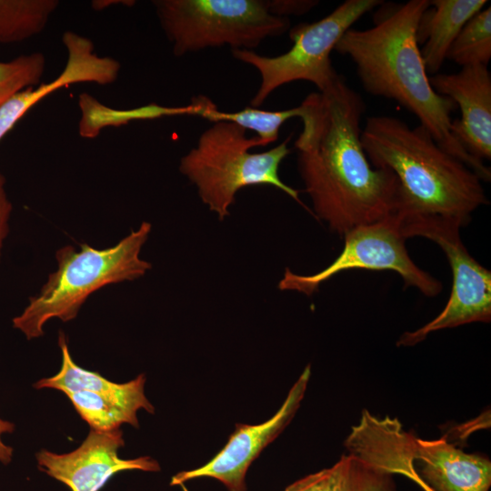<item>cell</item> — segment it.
Masks as SVG:
<instances>
[{
  "label": "cell",
  "mask_w": 491,
  "mask_h": 491,
  "mask_svg": "<svg viewBox=\"0 0 491 491\" xmlns=\"http://www.w3.org/2000/svg\"><path fill=\"white\" fill-rule=\"evenodd\" d=\"M300 105L297 167L317 218L343 236L397 214L401 195L396 175L373 167L361 144L366 105L360 94L340 75L326 90L309 94Z\"/></svg>",
  "instance_id": "cell-1"
},
{
  "label": "cell",
  "mask_w": 491,
  "mask_h": 491,
  "mask_svg": "<svg viewBox=\"0 0 491 491\" xmlns=\"http://www.w3.org/2000/svg\"><path fill=\"white\" fill-rule=\"evenodd\" d=\"M429 5V0L383 3L371 28H349L334 50L350 58L368 94L397 102L418 118L444 150L482 181H490V168L472 156L452 134L456 103L438 95L430 85L416 38L420 19Z\"/></svg>",
  "instance_id": "cell-2"
},
{
  "label": "cell",
  "mask_w": 491,
  "mask_h": 491,
  "mask_svg": "<svg viewBox=\"0 0 491 491\" xmlns=\"http://www.w3.org/2000/svg\"><path fill=\"white\" fill-rule=\"evenodd\" d=\"M361 144L373 167L396 175L401 216L436 215L466 225L471 214L488 203L479 176L420 125L411 127L395 116H371L361 132Z\"/></svg>",
  "instance_id": "cell-3"
},
{
  "label": "cell",
  "mask_w": 491,
  "mask_h": 491,
  "mask_svg": "<svg viewBox=\"0 0 491 491\" xmlns=\"http://www.w3.org/2000/svg\"><path fill=\"white\" fill-rule=\"evenodd\" d=\"M150 231L151 224L143 222L109 248L82 244L78 252L72 246L59 249L57 270L49 275L40 293L29 298L27 306L13 319V326L28 340L39 337L47 321L73 320L86 298L103 286L143 276L151 264L139 255Z\"/></svg>",
  "instance_id": "cell-4"
},
{
  "label": "cell",
  "mask_w": 491,
  "mask_h": 491,
  "mask_svg": "<svg viewBox=\"0 0 491 491\" xmlns=\"http://www.w3.org/2000/svg\"><path fill=\"white\" fill-rule=\"evenodd\" d=\"M246 131L230 122H215L181 157L179 171L196 186L201 201L224 220L240 189L271 185L305 206L299 192L278 175L280 164L291 153L288 143L292 135L267 151L250 153L251 148L264 144L256 135L248 137Z\"/></svg>",
  "instance_id": "cell-5"
},
{
  "label": "cell",
  "mask_w": 491,
  "mask_h": 491,
  "mask_svg": "<svg viewBox=\"0 0 491 491\" xmlns=\"http://www.w3.org/2000/svg\"><path fill=\"white\" fill-rule=\"evenodd\" d=\"M153 5L176 56L223 45L253 50L290 29L288 18L270 12L268 0H156Z\"/></svg>",
  "instance_id": "cell-6"
},
{
  "label": "cell",
  "mask_w": 491,
  "mask_h": 491,
  "mask_svg": "<svg viewBox=\"0 0 491 491\" xmlns=\"http://www.w3.org/2000/svg\"><path fill=\"white\" fill-rule=\"evenodd\" d=\"M380 0H346L329 15L314 23H301L289 29L292 47L276 56H265L254 50L234 49L233 56L254 66L260 85L252 97V107L260 106L278 87L307 81L324 91L340 76L330 54L342 35L364 15L381 5Z\"/></svg>",
  "instance_id": "cell-7"
},
{
  "label": "cell",
  "mask_w": 491,
  "mask_h": 491,
  "mask_svg": "<svg viewBox=\"0 0 491 491\" xmlns=\"http://www.w3.org/2000/svg\"><path fill=\"white\" fill-rule=\"evenodd\" d=\"M401 217L406 239L415 236L436 243L446 255L452 271V287L443 310L433 320L401 336L397 346H410L430 333L473 322H490L491 272L467 251L461 236L462 221L436 215H410Z\"/></svg>",
  "instance_id": "cell-8"
},
{
  "label": "cell",
  "mask_w": 491,
  "mask_h": 491,
  "mask_svg": "<svg viewBox=\"0 0 491 491\" xmlns=\"http://www.w3.org/2000/svg\"><path fill=\"white\" fill-rule=\"evenodd\" d=\"M343 237V250L329 266L312 275L295 274L286 268L278 288L311 296L321 284L343 271L367 269L395 271L406 286L416 287L428 297L441 292V282L418 267L409 256L398 214L359 225Z\"/></svg>",
  "instance_id": "cell-9"
},
{
  "label": "cell",
  "mask_w": 491,
  "mask_h": 491,
  "mask_svg": "<svg viewBox=\"0 0 491 491\" xmlns=\"http://www.w3.org/2000/svg\"><path fill=\"white\" fill-rule=\"evenodd\" d=\"M311 375L307 365L290 388L279 409L256 425L236 424L224 447L207 463L173 476L170 485L178 486L200 478L219 481L228 491H247L246 474L252 463L294 417L304 398Z\"/></svg>",
  "instance_id": "cell-10"
},
{
  "label": "cell",
  "mask_w": 491,
  "mask_h": 491,
  "mask_svg": "<svg viewBox=\"0 0 491 491\" xmlns=\"http://www.w3.org/2000/svg\"><path fill=\"white\" fill-rule=\"evenodd\" d=\"M124 445L121 429H90L76 449L64 454L42 449L35 458L42 472L65 484L71 491H99L113 476L123 471H160L158 462L151 456L121 458L118 451Z\"/></svg>",
  "instance_id": "cell-11"
},
{
  "label": "cell",
  "mask_w": 491,
  "mask_h": 491,
  "mask_svg": "<svg viewBox=\"0 0 491 491\" xmlns=\"http://www.w3.org/2000/svg\"><path fill=\"white\" fill-rule=\"evenodd\" d=\"M434 90L459 106L460 119L452 121L454 137L475 158H491V75L487 65L464 66L456 74L429 77Z\"/></svg>",
  "instance_id": "cell-12"
},
{
  "label": "cell",
  "mask_w": 491,
  "mask_h": 491,
  "mask_svg": "<svg viewBox=\"0 0 491 491\" xmlns=\"http://www.w3.org/2000/svg\"><path fill=\"white\" fill-rule=\"evenodd\" d=\"M62 41L67 51L63 72L47 84L20 91L0 105V140L33 105L55 90L76 83L109 85L116 80L119 62L108 56H99L90 39L66 31Z\"/></svg>",
  "instance_id": "cell-13"
},
{
  "label": "cell",
  "mask_w": 491,
  "mask_h": 491,
  "mask_svg": "<svg viewBox=\"0 0 491 491\" xmlns=\"http://www.w3.org/2000/svg\"><path fill=\"white\" fill-rule=\"evenodd\" d=\"M415 461L422 465L419 476L435 491H488L491 486L490 460L466 453L445 437L416 438Z\"/></svg>",
  "instance_id": "cell-14"
},
{
  "label": "cell",
  "mask_w": 491,
  "mask_h": 491,
  "mask_svg": "<svg viewBox=\"0 0 491 491\" xmlns=\"http://www.w3.org/2000/svg\"><path fill=\"white\" fill-rule=\"evenodd\" d=\"M486 4V0H433L423 14L416 33L426 70L436 74L454 40L466 23Z\"/></svg>",
  "instance_id": "cell-15"
},
{
  "label": "cell",
  "mask_w": 491,
  "mask_h": 491,
  "mask_svg": "<svg viewBox=\"0 0 491 491\" xmlns=\"http://www.w3.org/2000/svg\"><path fill=\"white\" fill-rule=\"evenodd\" d=\"M58 345L62 353V365L59 372L53 376L38 380L34 384L35 388H52L65 395L86 391L125 398L146 396L144 374L125 383L112 382L99 373L82 368L74 362L63 332L59 333Z\"/></svg>",
  "instance_id": "cell-16"
},
{
  "label": "cell",
  "mask_w": 491,
  "mask_h": 491,
  "mask_svg": "<svg viewBox=\"0 0 491 491\" xmlns=\"http://www.w3.org/2000/svg\"><path fill=\"white\" fill-rule=\"evenodd\" d=\"M66 396L91 429L99 431L120 429L123 424L138 427L139 410L155 413V407L146 396L125 398L86 391L69 393Z\"/></svg>",
  "instance_id": "cell-17"
},
{
  "label": "cell",
  "mask_w": 491,
  "mask_h": 491,
  "mask_svg": "<svg viewBox=\"0 0 491 491\" xmlns=\"http://www.w3.org/2000/svg\"><path fill=\"white\" fill-rule=\"evenodd\" d=\"M192 100L199 106L197 116L211 122H230L245 130L255 131L256 136L266 146L278 139L280 127L293 117H301V105L286 110L270 111L246 106L235 112L220 111L217 105L207 96L198 95Z\"/></svg>",
  "instance_id": "cell-18"
},
{
  "label": "cell",
  "mask_w": 491,
  "mask_h": 491,
  "mask_svg": "<svg viewBox=\"0 0 491 491\" xmlns=\"http://www.w3.org/2000/svg\"><path fill=\"white\" fill-rule=\"evenodd\" d=\"M56 0H0V44L29 39L45 27Z\"/></svg>",
  "instance_id": "cell-19"
},
{
  "label": "cell",
  "mask_w": 491,
  "mask_h": 491,
  "mask_svg": "<svg viewBox=\"0 0 491 491\" xmlns=\"http://www.w3.org/2000/svg\"><path fill=\"white\" fill-rule=\"evenodd\" d=\"M446 58L464 66L487 65L491 58V8L480 10L463 26Z\"/></svg>",
  "instance_id": "cell-20"
},
{
  "label": "cell",
  "mask_w": 491,
  "mask_h": 491,
  "mask_svg": "<svg viewBox=\"0 0 491 491\" xmlns=\"http://www.w3.org/2000/svg\"><path fill=\"white\" fill-rule=\"evenodd\" d=\"M45 65V58L38 52L0 61V105L20 91L38 85Z\"/></svg>",
  "instance_id": "cell-21"
},
{
  "label": "cell",
  "mask_w": 491,
  "mask_h": 491,
  "mask_svg": "<svg viewBox=\"0 0 491 491\" xmlns=\"http://www.w3.org/2000/svg\"><path fill=\"white\" fill-rule=\"evenodd\" d=\"M349 455L332 466L309 474L287 486L284 491H347Z\"/></svg>",
  "instance_id": "cell-22"
},
{
  "label": "cell",
  "mask_w": 491,
  "mask_h": 491,
  "mask_svg": "<svg viewBox=\"0 0 491 491\" xmlns=\"http://www.w3.org/2000/svg\"><path fill=\"white\" fill-rule=\"evenodd\" d=\"M349 456L347 491H393L390 476L374 470L351 455Z\"/></svg>",
  "instance_id": "cell-23"
},
{
  "label": "cell",
  "mask_w": 491,
  "mask_h": 491,
  "mask_svg": "<svg viewBox=\"0 0 491 491\" xmlns=\"http://www.w3.org/2000/svg\"><path fill=\"white\" fill-rule=\"evenodd\" d=\"M270 12L277 16L301 15L306 14L316 5V0H268Z\"/></svg>",
  "instance_id": "cell-24"
},
{
  "label": "cell",
  "mask_w": 491,
  "mask_h": 491,
  "mask_svg": "<svg viewBox=\"0 0 491 491\" xmlns=\"http://www.w3.org/2000/svg\"><path fill=\"white\" fill-rule=\"evenodd\" d=\"M5 178L0 172V259L4 241L8 234V221L12 212V204L5 192Z\"/></svg>",
  "instance_id": "cell-25"
},
{
  "label": "cell",
  "mask_w": 491,
  "mask_h": 491,
  "mask_svg": "<svg viewBox=\"0 0 491 491\" xmlns=\"http://www.w3.org/2000/svg\"><path fill=\"white\" fill-rule=\"evenodd\" d=\"M14 430L15 425L12 422L0 418V463L4 465L11 463L14 450L10 446L3 442L2 435L12 433Z\"/></svg>",
  "instance_id": "cell-26"
},
{
  "label": "cell",
  "mask_w": 491,
  "mask_h": 491,
  "mask_svg": "<svg viewBox=\"0 0 491 491\" xmlns=\"http://www.w3.org/2000/svg\"><path fill=\"white\" fill-rule=\"evenodd\" d=\"M410 480L417 484L424 491H435L428 484H426L417 472L413 473L408 477Z\"/></svg>",
  "instance_id": "cell-27"
}]
</instances>
